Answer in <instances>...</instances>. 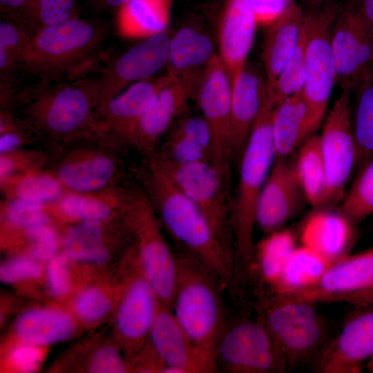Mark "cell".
<instances>
[{"mask_svg": "<svg viewBox=\"0 0 373 373\" xmlns=\"http://www.w3.org/2000/svg\"><path fill=\"white\" fill-rule=\"evenodd\" d=\"M131 193L116 185L95 192L66 191L46 206L55 215L77 223L104 220L125 211Z\"/></svg>", "mask_w": 373, "mask_h": 373, "instance_id": "cell-24", "label": "cell"}, {"mask_svg": "<svg viewBox=\"0 0 373 373\" xmlns=\"http://www.w3.org/2000/svg\"><path fill=\"white\" fill-rule=\"evenodd\" d=\"M276 102L270 94L256 122L239 160V177L231 204V223L241 273H252L257 203L276 158L272 118Z\"/></svg>", "mask_w": 373, "mask_h": 373, "instance_id": "cell-2", "label": "cell"}, {"mask_svg": "<svg viewBox=\"0 0 373 373\" xmlns=\"http://www.w3.org/2000/svg\"><path fill=\"white\" fill-rule=\"evenodd\" d=\"M47 276L53 294L56 296L66 294L70 289L67 258L61 254L54 256L48 263Z\"/></svg>", "mask_w": 373, "mask_h": 373, "instance_id": "cell-47", "label": "cell"}, {"mask_svg": "<svg viewBox=\"0 0 373 373\" xmlns=\"http://www.w3.org/2000/svg\"><path fill=\"white\" fill-rule=\"evenodd\" d=\"M126 365L119 354L113 347H104L95 355L90 367L91 372L122 373L126 371Z\"/></svg>", "mask_w": 373, "mask_h": 373, "instance_id": "cell-49", "label": "cell"}, {"mask_svg": "<svg viewBox=\"0 0 373 373\" xmlns=\"http://www.w3.org/2000/svg\"><path fill=\"white\" fill-rule=\"evenodd\" d=\"M130 0H86L87 3L96 11L119 10Z\"/></svg>", "mask_w": 373, "mask_h": 373, "instance_id": "cell-53", "label": "cell"}, {"mask_svg": "<svg viewBox=\"0 0 373 373\" xmlns=\"http://www.w3.org/2000/svg\"><path fill=\"white\" fill-rule=\"evenodd\" d=\"M102 221H87L69 227L62 244L66 254L79 261L102 263L108 260Z\"/></svg>", "mask_w": 373, "mask_h": 373, "instance_id": "cell-37", "label": "cell"}, {"mask_svg": "<svg viewBox=\"0 0 373 373\" xmlns=\"http://www.w3.org/2000/svg\"><path fill=\"white\" fill-rule=\"evenodd\" d=\"M295 167L307 202L319 207L327 202V177L318 134L309 137L298 149Z\"/></svg>", "mask_w": 373, "mask_h": 373, "instance_id": "cell-31", "label": "cell"}, {"mask_svg": "<svg viewBox=\"0 0 373 373\" xmlns=\"http://www.w3.org/2000/svg\"><path fill=\"white\" fill-rule=\"evenodd\" d=\"M276 157L289 158L312 136L303 91L276 104L272 118Z\"/></svg>", "mask_w": 373, "mask_h": 373, "instance_id": "cell-28", "label": "cell"}, {"mask_svg": "<svg viewBox=\"0 0 373 373\" xmlns=\"http://www.w3.org/2000/svg\"><path fill=\"white\" fill-rule=\"evenodd\" d=\"M30 41V36L20 26L3 16L0 22V50L6 51L25 65Z\"/></svg>", "mask_w": 373, "mask_h": 373, "instance_id": "cell-41", "label": "cell"}, {"mask_svg": "<svg viewBox=\"0 0 373 373\" xmlns=\"http://www.w3.org/2000/svg\"><path fill=\"white\" fill-rule=\"evenodd\" d=\"M303 245L332 258L345 255L353 238V224L341 211L318 210L305 222Z\"/></svg>", "mask_w": 373, "mask_h": 373, "instance_id": "cell-27", "label": "cell"}, {"mask_svg": "<svg viewBox=\"0 0 373 373\" xmlns=\"http://www.w3.org/2000/svg\"><path fill=\"white\" fill-rule=\"evenodd\" d=\"M270 93L264 69L247 62L232 82L230 118L232 161L239 162Z\"/></svg>", "mask_w": 373, "mask_h": 373, "instance_id": "cell-19", "label": "cell"}, {"mask_svg": "<svg viewBox=\"0 0 373 373\" xmlns=\"http://www.w3.org/2000/svg\"><path fill=\"white\" fill-rule=\"evenodd\" d=\"M139 171L144 191L171 238L237 294L240 271L236 257L224 246L209 221L151 158Z\"/></svg>", "mask_w": 373, "mask_h": 373, "instance_id": "cell-1", "label": "cell"}, {"mask_svg": "<svg viewBox=\"0 0 373 373\" xmlns=\"http://www.w3.org/2000/svg\"><path fill=\"white\" fill-rule=\"evenodd\" d=\"M306 76L305 37L303 27L298 46L279 75L271 92L276 103L302 92Z\"/></svg>", "mask_w": 373, "mask_h": 373, "instance_id": "cell-39", "label": "cell"}, {"mask_svg": "<svg viewBox=\"0 0 373 373\" xmlns=\"http://www.w3.org/2000/svg\"><path fill=\"white\" fill-rule=\"evenodd\" d=\"M76 0H26L11 15H2L20 26L31 37L39 30L75 17Z\"/></svg>", "mask_w": 373, "mask_h": 373, "instance_id": "cell-34", "label": "cell"}, {"mask_svg": "<svg viewBox=\"0 0 373 373\" xmlns=\"http://www.w3.org/2000/svg\"><path fill=\"white\" fill-rule=\"evenodd\" d=\"M172 0H130L117 11L119 33L129 38H147L166 31Z\"/></svg>", "mask_w": 373, "mask_h": 373, "instance_id": "cell-29", "label": "cell"}, {"mask_svg": "<svg viewBox=\"0 0 373 373\" xmlns=\"http://www.w3.org/2000/svg\"><path fill=\"white\" fill-rule=\"evenodd\" d=\"M7 199L48 204L67 191L51 172L35 170L11 176L1 182Z\"/></svg>", "mask_w": 373, "mask_h": 373, "instance_id": "cell-33", "label": "cell"}, {"mask_svg": "<svg viewBox=\"0 0 373 373\" xmlns=\"http://www.w3.org/2000/svg\"><path fill=\"white\" fill-rule=\"evenodd\" d=\"M350 91L343 89L323 120L318 134L327 177V202L343 198L356 166V145L351 122Z\"/></svg>", "mask_w": 373, "mask_h": 373, "instance_id": "cell-13", "label": "cell"}, {"mask_svg": "<svg viewBox=\"0 0 373 373\" xmlns=\"http://www.w3.org/2000/svg\"><path fill=\"white\" fill-rule=\"evenodd\" d=\"M26 0H0L2 15H11L17 12Z\"/></svg>", "mask_w": 373, "mask_h": 373, "instance_id": "cell-54", "label": "cell"}, {"mask_svg": "<svg viewBox=\"0 0 373 373\" xmlns=\"http://www.w3.org/2000/svg\"><path fill=\"white\" fill-rule=\"evenodd\" d=\"M351 122L356 145V166L360 170L373 158V77L356 89Z\"/></svg>", "mask_w": 373, "mask_h": 373, "instance_id": "cell-36", "label": "cell"}, {"mask_svg": "<svg viewBox=\"0 0 373 373\" xmlns=\"http://www.w3.org/2000/svg\"><path fill=\"white\" fill-rule=\"evenodd\" d=\"M123 142L115 135L93 128L64 142L51 172L67 191L95 192L115 186L121 165L113 146Z\"/></svg>", "mask_w": 373, "mask_h": 373, "instance_id": "cell-6", "label": "cell"}, {"mask_svg": "<svg viewBox=\"0 0 373 373\" xmlns=\"http://www.w3.org/2000/svg\"><path fill=\"white\" fill-rule=\"evenodd\" d=\"M16 332L23 341L32 344H48L67 338L73 331L70 317L53 309H30L16 323Z\"/></svg>", "mask_w": 373, "mask_h": 373, "instance_id": "cell-32", "label": "cell"}, {"mask_svg": "<svg viewBox=\"0 0 373 373\" xmlns=\"http://www.w3.org/2000/svg\"><path fill=\"white\" fill-rule=\"evenodd\" d=\"M338 8V6H334L304 9L307 76L303 95L308 108V128L312 135L316 133L327 115L336 84L331 40Z\"/></svg>", "mask_w": 373, "mask_h": 373, "instance_id": "cell-7", "label": "cell"}, {"mask_svg": "<svg viewBox=\"0 0 373 373\" xmlns=\"http://www.w3.org/2000/svg\"><path fill=\"white\" fill-rule=\"evenodd\" d=\"M306 8H321L336 6V0H303Z\"/></svg>", "mask_w": 373, "mask_h": 373, "instance_id": "cell-55", "label": "cell"}, {"mask_svg": "<svg viewBox=\"0 0 373 373\" xmlns=\"http://www.w3.org/2000/svg\"><path fill=\"white\" fill-rule=\"evenodd\" d=\"M358 307L316 358L318 372H359L363 362L373 356V305Z\"/></svg>", "mask_w": 373, "mask_h": 373, "instance_id": "cell-18", "label": "cell"}, {"mask_svg": "<svg viewBox=\"0 0 373 373\" xmlns=\"http://www.w3.org/2000/svg\"><path fill=\"white\" fill-rule=\"evenodd\" d=\"M107 33L102 22L77 16L46 27L30 37L26 71L44 84L73 80L96 61Z\"/></svg>", "mask_w": 373, "mask_h": 373, "instance_id": "cell-3", "label": "cell"}, {"mask_svg": "<svg viewBox=\"0 0 373 373\" xmlns=\"http://www.w3.org/2000/svg\"><path fill=\"white\" fill-rule=\"evenodd\" d=\"M304 21V8L292 1L286 11L268 26L262 48V60L270 93L300 43Z\"/></svg>", "mask_w": 373, "mask_h": 373, "instance_id": "cell-25", "label": "cell"}, {"mask_svg": "<svg viewBox=\"0 0 373 373\" xmlns=\"http://www.w3.org/2000/svg\"><path fill=\"white\" fill-rule=\"evenodd\" d=\"M170 39L166 31L145 38L107 64L95 77L98 107L131 84L153 77L166 67Z\"/></svg>", "mask_w": 373, "mask_h": 373, "instance_id": "cell-14", "label": "cell"}, {"mask_svg": "<svg viewBox=\"0 0 373 373\" xmlns=\"http://www.w3.org/2000/svg\"><path fill=\"white\" fill-rule=\"evenodd\" d=\"M171 79L166 75L131 84L96 109L95 126L115 135L124 142L129 130L154 104Z\"/></svg>", "mask_w": 373, "mask_h": 373, "instance_id": "cell-21", "label": "cell"}, {"mask_svg": "<svg viewBox=\"0 0 373 373\" xmlns=\"http://www.w3.org/2000/svg\"><path fill=\"white\" fill-rule=\"evenodd\" d=\"M296 247L294 235L287 229L265 236L256 245L254 268L256 266L262 280L270 288L279 278Z\"/></svg>", "mask_w": 373, "mask_h": 373, "instance_id": "cell-35", "label": "cell"}, {"mask_svg": "<svg viewBox=\"0 0 373 373\" xmlns=\"http://www.w3.org/2000/svg\"><path fill=\"white\" fill-rule=\"evenodd\" d=\"M44 160L39 153L21 149L1 154L0 181L18 174L39 170Z\"/></svg>", "mask_w": 373, "mask_h": 373, "instance_id": "cell-42", "label": "cell"}, {"mask_svg": "<svg viewBox=\"0 0 373 373\" xmlns=\"http://www.w3.org/2000/svg\"><path fill=\"white\" fill-rule=\"evenodd\" d=\"M110 307L109 300L95 289L84 291L76 301L77 313L84 320L89 321L99 319L109 311Z\"/></svg>", "mask_w": 373, "mask_h": 373, "instance_id": "cell-45", "label": "cell"}, {"mask_svg": "<svg viewBox=\"0 0 373 373\" xmlns=\"http://www.w3.org/2000/svg\"><path fill=\"white\" fill-rule=\"evenodd\" d=\"M41 267L35 260L28 258H18L4 263L0 270L1 280L12 283L21 280L39 276Z\"/></svg>", "mask_w": 373, "mask_h": 373, "instance_id": "cell-46", "label": "cell"}, {"mask_svg": "<svg viewBox=\"0 0 373 373\" xmlns=\"http://www.w3.org/2000/svg\"><path fill=\"white\" fill-rule=\"evenodd\" d=\"M373 35V0H351Z\"/></svg>", "mask_w": 373, "mask_h": 373, "instance_id": "cell-52", "label": "cell"}, {"mask_svg": "<svg viewBox=\"0 0 373 373\" xmlns=\"http://www.w3.org/2000/svg\"><path fill=\"white\" fill-rule=\"evenodd\" d=\"M373 280V248L338 259L313 285L300 290L270 294L267 297L280 302L307 301L313 303L338 300L359 290Z\"/></svg>", "mask_w": 373, "mask_h": 373, "instance_id": "cell-17", "label": "cell"}, {"mask_svg": "<svg viewBox=\"0 0 373 373\" xmlns=\"http://www.w3.org/2000/svg\"><path fill=\"white\" fill-rule=\"evenodd\" d=\"M370 370L373 372V356L372 357V360L370 363Z\"/></svg>", "mask_w": 373, "mask_h": 373, "instance_id": "cell-56", "label": "cell"}, {"mask_svg": "<svg viewBox=\"0 0 373 373\" xmlns=\"http://www.w3.org/2000/svg\"><path fill=\"white\" fill-rule=\"evenodd\" d=\"M293 0H251L257 25L269 26L288 8Z\"/></svg>", "mask_w": 373, "mask_h": 373, "instance_id": "cell-48", "label": "cell"}, {"mask_svg": "<svg viewBox=\"0 0 373 373\" xmlns=\"http://www.w3.org/2000/svg\"><path fill=\"white\" fill-rule=\"evenodd\" d=\"M216 54L213 38L202 26L184 24L171 37L166 75L181 82L195 97L200 77Z\"/></svg>", "mask_w": 373, "mask_h": 373, "instance_id": "cell-22", "label": "cell"}, {"mask_svg": "<svg viewBox=\"0 0 373 373\" xmlns=\"http://www.w3.org/2000/svg\"><path fill=\"white\" fill-rule=\"evenodd\" d=\"M192 94L181 82L171 78L154 104L133 126L124 142L134 146L145 157L155 153L163 137L187 109Z\"/></svg>", "mask_w": 373, "mask_h": 373, "instance_id": "cell-20", "label": "cell"}, {"mask_svg": "<svg viewBox=\"0 0 373 373\" xmlns=\"http://www.w3.org/2000/svg\"><path fill=\"white\" fill-rule=\"evenodd\" d=\"M339 258L327 257L305 245L296 247L270 293H287L309 287Z\"/></svg>", "mask_w": 373, "mask_h": 373, "instance_id": "cell-30", "label": "cell"}, {"mask_svg": "<svg viewBox=\"0 0 373 373\" xmlns=\"http://www.w3.org/2000/svg\"><path fill=\"white\" fill-rule=\"evenodd\" d=\"M169 131L193 140L211 154V132L202 115L192 114L186 109Z\"/></svg>", "mask_w": 373, "mask_h": 373, "instance_id": "cell-43", "label": "cell"}, {"mask_svg": "<svg viewBox=\"0 0 373 373\" xmlns=\"http://www.w3.org/2000/svg\"><path fill=\"white\" fill-rule=\"evenodd\" d=\"M99 103L94 77L52 84L40 82L21 108L23 118L41 136L64 142L95 128L94 114Z\"/></svg>", "mask_w": 373, "mask_h": 373, "instance_id": "cell-5", "label": "cell"}, {"mask_svg": "<svg viewBox=\"0 0 373 373\" xmlns=\"http://www.w3.org/2000/svg\"><path fill=\"white\" fill-rule=\"evenodd\" d=\"M150 341L164 363V373L218 372L215 359L198 348L178 322L171 307L160 302Z\"/></svg>", "mask_w": 373, "mask_h": 373, "instance_id": "cell-15", "label": "cell"}, {"mask_svg": "<svg viewBox=\"0 0 373 373\" xmlns=\"http://www.w3.org/2000/svg\"><path fill=\"white\" fill-rule=\"evenodd\" d=\"M175 255L178 274L171 309L193 343L214 358L228 324L222 294L225 287L186 251L178 248Z\"/></svg>", "mask_w": 373, "mask_h": 373, "instance_id": "cell-4", "label": "cell"}, {"mask_svg": "<svg viewBox=\"0 0 373 373\" xmlns=\"http://www.w3.org/2000/svg\"><path fill=\"white\" fill-rule=\"evenodd\" d=\"M257 23L251 0H226L218 29L219 53L232 82L247 62Z\"/></svg>", "mask_w": 373, "mask_h": 373, "instance_id": "cell-23", "label": "cell"}, {"mask_svg": "<svg viewBox=\"0 0 373 373\" xmlns=\"http://www.w3.org/2000/svg\"><path fill=\"white\" fill-rule=\"evenodd\" d=\"M232 80L216 54L204 69L195 97L211 135V163L229 189L231 159L230 118Z\"/></svg>", "mask_w": 373, "mask_h": 373, "instance_id": "cell-11", "label": "cell"}, {"mask_svg": "<svg viewBox=\"0 0 373 373\" xmlns=\"http://www.w3.org/2000/svg\"><path fill=\"white\" fill-rule=\"evenodd\" d=\"M31 243L30 251L37 259L47 260L55 254L58 247L57 236L48 222L26 228Z\"/></svg>", "mask_w": 373, "mask_h": 373, "instance_id": "cell-44", "label": "cell"}, {"mask_svg": "<svg viewBox=\"0 0 373 373\" xmlns=\"http://www.w3.org/2000/svg\"><path fill=\"white\" fill-rule=\"evenodd\" d=\"M214 358L218 372L283 373L288 370L285 358L258 318L227 324Z\"/></svg>", "mask_w": 373, "mask_h": 373, "instance_id": "cell-10", "label": "cell"}, {"mask_svg": "<svg viewBox=\"0 0 373 373\" xmlns=\"http://www.w3.org/2000/svg\"><path fill=\"white\" fill-rule=\"evenodd\" d=\"M160 303L144 276L133 280L124 293L117 312V329L122 336L135 345L150 336Z\"/></svg>", "mask_w": 373, "mask_h": 373, "instance_id": "cell-26", "label": "cell"}, {"mask_svg": "<svg viewBox=\"0 0 373 373\" xmlns=\"http://www.w3.org/2000/svg\"><path fill=\"white\" fill-rule=\"evenodd\" d=\"M338 300L345 301L358 307L373 305V280L363 289L344 295Z\"/></svg>", "mask_w": 373, "mask_h": 373, "instance_id": "cell-51", "label": "cell"}, {"mask_svg": "<svg viewBox=\"0 0 373 373\" xmlns=\"http://www.w3.org/2000/svg\"><path fill=\"white\" fill-rule=\"evenodd\" d=\"M11 359L19 370L30 372L38 367L41 361V353L33 346L23 345L13 350Z\"/></svg>", "mask_w": 373, "mask_h": 373, "instance_id": "cell-50", "label": "cell"}, {"mask_svg": "<svg viewBox=\"0 0 373 373\" xmlns=\"http://www.w3.org/2000/svg\"><path fill=\"white\" fill-rule=\"evenodd\" d=\"M341 212L353 224L361 223L373 214V158L359 170L343 198Z\"/></svg>", "mask_w": 373, "mask_h": 373, "instance_id": "cell-38", "label": "cell"}, {"mask_svg": "<svg viewBox=\"0 0 373 373\" xmlns=\"http://www.w3.org/2000/svg\"><path fill=\"white\" fill-rule=\"evenodd\" d=\"M331 41L342 90H356L373 77V35L351 0L338 8Z\"/></svg>", "mask_w": 373, "mask_h": 373, "instance_id": "cell-12", "label": "cell"}, {"mask_svg": "<svg viewBox=\"0 0 373 373\" xmlns=\"http://www.w3.org/2000/svg\"><path fill=\"white\" fill-rule=\"evenodd\" d=\"M150 158L202 211L222 243L237 258L229 189L211 162L178 164Z\"/></svg>", "mask_w": 373, "mask_h": 373, "instance_id": "cell-9", "label": "cell"}, {"mask_svg": "<svg viewBox=\"0 0 373 373\" xmlns=\"http://www.w3.org/2000/svg\"><path fill=\"white\" fill-rule=\"evenodd\" d=\"M2 204L4 216L13 226L26 229L48 221L45 204L18 199H7Z\"/></svg>", "mask_w": 373, "mask_h": 373, "instance_id": "cell-40", "label": "cell"}, {"mask_svg": "<svg viewBox=\"0 0 373 373\" xmlns=\"http://www.w3.org/2000/svg\"><path fill=\"white\" fill-rule=\"evenodd\" d=\"M303 201L306 199L295 162L276 157L257 203L256 227L265 236L282 229L298 212Z\"/></svg>", "mask_w": 373, "mask_h": 373, "instance_id": "cell-16", "label": "cell"}, {"mask_svg": "<svg viewBox=\"0 0 373 373\" xmlns=\"http://www.w3.org/2000/svg\"><path fill=\"white\" fill-rule=\"evenodd\" d=\"M156 214L144 191H132L124 217L139 238L144 276L160 301L172 307L178 274L177 258L164 237Z\"/></svg>", "mask_w": 373, "mask_h": 373, "instance_id": "cell-8", "label": "cell"}]
</instances>
